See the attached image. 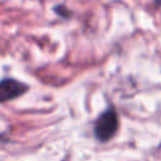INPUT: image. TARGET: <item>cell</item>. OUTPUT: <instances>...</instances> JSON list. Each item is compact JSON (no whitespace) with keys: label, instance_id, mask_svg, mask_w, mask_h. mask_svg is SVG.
I'll use <instances>...</instances> for the list:
<instances>
[{"label":"cell","instance_id":"1","mask_svg":"<svg viewBox=\"0 0 161 161\" xmlns=\"http://www.w3.org/2000/svg\"><path fill=\"white\" fill-rule=\"evenodd\" d=\"M119 127V117L113 106H108L94 121L93 133L99 142L111 141Z\"/></svg>","mask_w":161,"mask_h":161},{"label":"cell","instance_id":"2","mask_svg":"<svg viewBox=\"0 0 161 161\" xmlns=\"http://www.w3.org/2000/svg\"><path fill=\"white\" fill-rule=\"evenodd\" d=\"M29 89V86L15 78H3L0 79V103H5L19 98Z\"/></svg>","mask_w":161,"mask_h":161},{"label":"cell","instance_id":"3","mask_svg":"<svg viewBox=\"0 0 161 161\" xmlns=\"http://www.w3.org/2000/svg\"><path fill=\"white\" fill-rule=\"evenodd\" d=\"M54 13H57L62 18H70L72 16V13L69 11V9L63 4H59V5L54 6Z\"/></svg>","mask_w":161,"mask_h":161}]
</instances>
